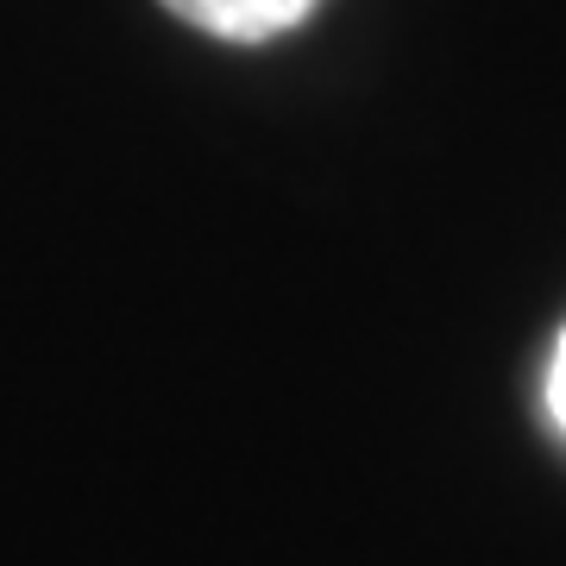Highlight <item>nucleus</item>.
<instances>
[{
    "label": "nucleus",
    "mask_w": 566,
    "mask_h": 566,
    "mask_svg": "<svg viewBox=\"0 0 566 566\" xmlns=\"http://www.w3.org/2000/svg\"><path fill=\"white\" fill-rule=\"evenodd\" d=\"M182 25H196L208 39H227V44H264V39H283L322 7V0H164Z\"/></svg>",
    "instance_id": "f257e3e1"
},
{
    "label": "nucleus",
    "mask_w": 566,
    "mask_h": 566,
    "mask_svg": "<svg viewBox=\"0 0 566 566\" xmlns=\"http://www.w3.org/2000/svg\"><path fill=\"white\" fill-rule=\"evenodd\" d=\"M547 409H554V422L566 428V334L554 346V365H547Z\"/></svg>",
    "instance_id": "f03ea898"
}]
</instances>
